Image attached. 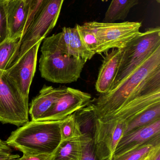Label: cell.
I'll return each mask as SVG.
<instances>
[{
    "instance_id": "cell-16",
    "label": "cell",
    "mask_w": 160,
    "mask_h": 160,
    "mask_svg": "<svg viewBox=\"0 0 160 160\" xmlns=\"http://www.w3.org/2000/svg\"><path fill=\"white\" fill-rule=\"evenodd\" d=\"M87 133L80 138L62 140L50 160H81Z\"/></svg>"
},
{
    "instance_id": "cell-23",
    "label": "cell",
    "mask_w": 160,
    "mask_h": 160,
    "mask_svg": "<svg viewBox=\"0 0 160 160\" xmlns=\"http://www.w3.org/2000/svg\"><path fill=\"white\" fill-rule=\"evenodd\" d=\"M9 30L6 10V0L0 1V44L8 39Z\"/></svg>"
},
{
    "instance_id": "cell-5",
    "label": "cell",
    "mask_w": 160,
    "mask_h": 160,
    "mask_svg": "<svg viewBox=\"0 0 160 160\" xmlns=\"http://www.w3.org/2000/svg\"><path fill=\"white\" fill-rule=\"evenodd\" d=\"M28 98L0 70V122L20 127L29 121Z\"/></svg>"
},
{
    "instance_id": "cell-14",
    "label": "cell",
    "mask_w": 160,
    "mask_h": 160,
    "mask_svg": "<svg viewBox=\"0 0 160 160\" xmlns=\"http://www.w3.org/2000/svg\"><path fill=\"white\" fill-rule=\"evenodd\" d=\"M122 53V49H113L104 57L95 83L96 90L100 94L107 93L111 89L120 64Z\"/></svg>"
},
{
    "instance_id": "cell-26",
    "label": "cell",
    "mask_w": 160,
    "mask_h": 160,
    "mask_svg": "<svg viewBox=\"0 0 160 160\" xmlns=\"http://www.w3.org/2000/svg\"><path fill=\"white\" fill-rule=\"evenodd\" d=\"M52 155L39 154V155H23L17 160H50Z\"/></svg>"
},
{
    "instance_id": "cell-7",
    "label": "cell",
    "mask_w": 160,
    "mask_h": 160,
    "mask_svg": "<svg viewBox=\"0 0 160 160\" xmlns=\"http://www.w3.org/2000/svg\"><path fill=\"white\" fill-rule=\"evenodd\" d=\"M99 42L101 54L111 49H122L140 33V22H125L120 23L88 22Z\"/></svg>"
},
{
    "instance_id": "cell-12",
    "label": "cell",
    "mask_w": 160,
    "mask_h": 160,
    "mask_svg": "<svg viewBox=\"0 0 160 160\" xmlns=\"http://www.w3.org/2000/svg\"><path fill=\"white\" fill-rule=\"evenodd\" d=\"M159 136H160V119L123 135L114 155L119 156L125 154Z\"/></svg>"
},
{
    "instance_id": "cell-15",
    "label": "cell",
    "mask_w": 160,
    "mask_h": 160,
    "mask_svg": "<svg viewBox=\"0 0 160 160\" xmlns=\"http://www.w3.org/2000/svg\"><path fill=\"white\" fill-rule=\"evenodd\" d=\"M66 88H54L44 85L39 94L32 100L29 113L33 121H39L66 91Z\"/></svg>"
},
{
    "instance_id": "cell-17",
    "label": "cell",
    "mask_w": 160,
    "mask_h": 160,
    "mask_svg": "<svg viewBox=\"0 0 160 160\" xmlns=\"http://www.w3.org/2000/svg\"><path fill=\"white\" fill-rule=\"evenodd\" d=\"M138 3L139 0H112L105 14L103 22L124 20L130 9Z\"/></svg>"
},
{
    "instance_id": "cell-33",
    "label": "cell",
    "mask_w": 160,
    "mask_h": 160,
    "mask_svg": "<svg viewBox=\"0 0 160 160\" xmlns=\"http://www.w3.org/2000/svg\"><path fill=\"white\" fill-rule=\"evenodd\" d=\"M0 140H1V139H0Z\"/></svg>"
},
{
    "instance_id": "cell-27",
    "label": "cell",
    "mask_w": 160,
    "mask_h": 160,
    "mask_svg": "<svg viewBox=\"0 0 160 160\" xmlns=\"http://www.w3.org/2000/svg\"><path fill=\"white\" fill-rule=\"evenodd\" d=\"M20 158V155L12 154L11 151L0 150V160H17Z\"/></svg>"
},
{
    "instance_id": "cell-3",
    "label": "cell",
    "mask_w": 160,
    "mask_h": 160,
    "mask_svg": "<svg viewBox=\"0 0 160 160\" xmlns=\"http://www.w3.org/2000/svg\"><path fill=\"white\" fill-rule=\"evenodd\" d=\"M64 0H43L32 22L18 42V47L7 66L8 69L28 50L54 28L60 15Z\"/></svg>"
},
{
    "instance_id": "cell-31",
    "label": "cell",
    "mask_w": 160,
    "mask_h": 160,
    "mask_svg": "<svg viewBox=\"0 0 160 160\" xmlns=\"http://www.w3.org/2000/svg\"><path fill=\"white\" fill-rule=\"evenodd\" d=\"M145 160H149V159H148V158H147L146 159H145Z\"/></svg>"
},
{
    "instance_id": "cell-25",
    "label": "cell",
    "mask_w": 160,
    "mask_h": 160,
    "mask_svg": "<svg viewBox=\"0 0 160 160\" xmlns=\"http://www.w3.org/2000/svg\"><path fill=\"white\" fill-rule=\"evenodd\" d=\"M23 1L25 2L29 8V16H28V20H27L26 26H25L24 32H23V33H24L26 31L27 27H28L29 24L32 22L35 14L37 11L38 9L43 0H23Z\"/></svg>"
},
{
    "instance_id": "cell-20",
    "label": "cell",
    "mask_w": 160,
    "mask_h": 160,
    "mask_svg": "<svg viewBox=\"0 0 160 160\" xmlns=\"http://www.w3.org/2000/svg\"><path fill=\"white\" fill-rule=\"evenodd\" d=\"M59 127L62 140L80 138L84 134L75 113L62 120Z\"/></svg>"
},
{
    "instance_id": "cell-28",
    "label": "cell",
    "mask_w": 160,
    "mask_h": 160,
    "mask_svg": "<svg viewBox=\"0 0 160 160\" xmlns=\"http://www.w3.org/2000/svg\"><path fill=\"white\" fill-rule=\"evenodd\" d=\"M149 160H160V146L157 148L148 157Z\"/></svg>"
},
{
    "instance_id": "cell-18",
    "label": "cell",
    "mask_w": 160,
    "mask_h": 160,
    "mask_svg": "<svg viewBox=\"0 0 160 160\" xmlns=\"http://www.w3.org/2000/svg\"><path fill=\"white\" fill-rule=\"evenodd\" d=\"M160 119V103H158L147 109L130 121L128 123L124 135Z\"/></svg>"
},
{
    "instance_id": "cell-21",
    "label": "cell",
    "mask_w": 160,
    "mask_h": 160,
    "mask_svg": "<svg viewBox=\"0 0 160 160\" xmlns=\"http://www.w3.org/2000/svg\"><path fill=\"white\" fill-rule=\"evenodd\" d=\"M76 27L81 39L86 48L94 54H101L100 46L97 38L88 22L82 25L77 24Z\"/></svg>"
},
{
    "instance_id": "cell-10",
    "label": "cell",
    "mask_w": 160,
    "mask_h": 160,
    "mask_svg": "<svg viewBox=\"0 0 160 160\" xmlns=\"http://www.w3.org/2000/svg\"><path fill=\"white\" fill-rule=\"evenodd\" d=\"M41 42L39 41L32 47L14 64L4 70L9 79L25 98L29 97L36 68L38 52Z\"/></svg>"
},
{
    "instance_id": "cell-24",
    "label": "cell",
    "mask_w": 160,
    "mask_h": 160,
    "mask_svg": "<svg viewBox=\"0 0 160 160\" xmlns=\"http://www.w3.org/2000/svg\"><path fill=\"white\" fill-rule=\"evenodd\" d=\"M111 158L107 160H111ZM81 160H99L95 154L93 137L87 133Z\"/></svg>"
},
{
    "instance_id": "cell-6",
    "label": "cell",
    "mask_w": 160,
    "mask_h": 160,
    "mask_svg": "<svg viewBox=\"0 0 160 160\" xmlns=\"http://www.w3.org/2000/svg\"><path fill=\"white\" fill-rule=\"evenodd\" d=\"M86 62L59 52L41 54L39 69L41 77L49 82L70 83L80 78Z\"/></svg>"
},
{
    "instance_id": "cell-19",
    "label": "cell",
    "mask_w": 160,
    "mask_h": 160,
    "mask_svg": "<svg viewBox=\"0 0 160 160\" xmlns=\"http://www.w3.org/2000/svg\"><path fill=\"white\" fill-rule=\"evenodd\" d=\"M160 146V136L137 148L119 156H113L111 160H145L156 148Z\"/></svg>"
},
{
    "instance_id": "cell-8",
    "label": "cell",
    "mask_w": 160,
    "mask_h": 160,
    "mask_svg": "<svg viewBox=\"0 0 160 160\" xmlns=\"http://www.w3.org/2000/svg\"><path fill=\"white\" fill-rule=\"evenodd\" d=\"M41 52L42 54L59 52L86 62L95 55L84 45L76 26L74 28L64 27L61 32L45 38Z\"/></svg>"
},
{
    "instance_id": "cell-1",
    "label": "cell",
    "mask_w": 160,
    "mask_h": 160,
    "mask_svg": "<svg viewBox=\"0 0 160 160\" xmlns=\"http://www.w3.org/2000/svg\"><path fill=\"white\" fill-rule=\"evenodd\" d=\"M160 87V47L115 88L101 94L90 110L95 118L109 121L145 92Z\"/></svg>"
},
{
    "instance_id": "cell-13",
    "label": "cell",
    "mask_w": 160,
    "mask_h": 160,
    "mask_svg": "<svg viewBox=\"0 0 160 160\" xmlns=\"http://www.w3.org/2000/svg\"><path fill=\"white\" fill-rule=\"evenodd\" d=\"M6 10L9 39L22 36L29 16V8L23 0H6Z\"/></svg>"
},
{
    "instance_id": "cell-9",
    "label": "cell",
    "mask_w": 160,
    "mask_h": 160,
    "mask_svg": "<svg viewBox=\"0 0 160 160\" xmlns=\"http://www.w3.org/2000/svg\"><path fill=\"white\" fill-rule=\"evenodd\" d=\"M127 124V121L122 120L104 122L95 118L93 140L95 154L99 160H107L112 158Z\"/></svg>"
},
{
    "instance_id": "cell-32",
    "label": "cell",
    "mask_w": 160,
    "mask_h": 160,
    "mask_svg": "<svg viewBox=\"0 0 160 160\" xmlns=\"http://www.w3.org/2000/svg\"><path fill=\"white\" fill-rule=\"evenodd\" d=\"M0 1H3V0H0Z\"/></svg>"
},
{
    "instance_id": "cell-4",
    "label": "cell",
    "mask_w": 160,
    "mask_h": 160,
    "mask_svg": "<svg viewBox=\"0 0 160 160\" xmlns=\"http://www.w3.org/2000/svg\"><path fill=\"white\" fill-rule=\"evenodd\" d=\"M160 47L159 27L148 28L131 40L122 49L120 64L110 90L115 88Z\"/></svg>"
},
{
    "instance_id": "cell-22",
    "label": "cell",
    "mask_w": 160,
    "mask_h": 160,
    "mask_svg": "<svg viewBox=\"0 0 160 160\" xmlns=\"http://www.w3.org/2000/svg\"><path fill=\"white\" fill-rule=\"evenodd\" d=\"M19 39H8L0 44V70H5L8 62L18 47Z\"/></svg>"
},
{
    "instance_id": "cell-11",
    "label": "cell",
    "mask_w": 160,
    "mask_h": 160,
    "mask_svg": "<svg viewBox=\"0 0 160 160\" xmlns=\"http://www.w3.org/2000/svg\"><path fill=\"white\" fill-rule=\"evenodd\" d=\"M91 96L86 92L66 88L39 121H61L88 104Z\"/></svg>"
},
{
    "instance_id": "cell-29",
    "label": "cell",
    "mask_w": 160,
    "mask_h": 160,
    "mask_svg": "<svg viewBox=\"0 0 160 160\" xmlns=\"http://www.w3.org/2000/svg\"><path fill=\"white\" fill-rule=\"evenodd\" d=\"M0 150L11 151L10 148L6 144L5 142H3L2 140H0Z\"/></svg>"
},
{
    "instance_id": "cell-30",
    "label": "cell",
    "mask_w": 160,
    "mask_h": 160,
    "mask_svg": "<svg viewBox=\"0 0 160 160\" xmlns=\"http://www.w3.org/2000/svg\"><path fill=\"white\" fill-rule=\"evenodd\" d=\"M157 2L158 3H160V0H157Z\"/></svg>"
},
{
    "instance_id": "cell-2",
    "label": "cell",
    "mask_w": 160,
    "mask_h": 160,
    "mask_svg": "<svg viewBox=\"0 0 160 160\" xmlns=\"http://www.w3.org/2000/svg\"><path fill=\"white\" fill-rule=\"evenodd\" d=\"M61 121H28L12 132L5 143L23 155H52L62 141Z\"/></svg>"
}]
</instances>
